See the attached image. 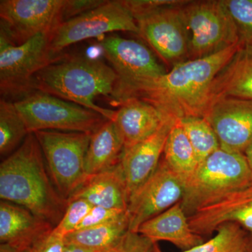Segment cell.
Returning a JSON list of instances; mask_svg holds the SVG:
<instances>
[{
  "instance_id": "1",
  "label": "cell",
  "mask_w": 252,
  "mask_h": 252,
  "mask_svg": "<svg viewBox=\"0 0 252 252\" xmlns=\"http://www.w3.org/2000/svg\"><path fill=\"white\" fill-rule=\"evenodd\" d=\"M240 46L238 44L208 57L175 64L160 77L130 88L119 99L117 105L127 99L139 98L176 121L204 117L211 104L212 83Z\"/></svg>"
},
{
  "instance_id": "2",
  "label": "cell",
  "mask_w": 252,
  "mask_h": 252,
  "mask_svg": "<svg viewBox=\"0 0 252 252\" xmlns=\"http://www.w3.org/2000/svg\"><path fill=\"white\" fill-rule=\"evenodd\" d=\"M34 133L0 164V198L28 209L56 227L69 202L56 189Z\"/></svg>"
},
{
  "instance_id": "3",
  "label": "cell",
  "mask_w": 252,
  "mask_h": 252,
  "mask_svg": "<svg viewBox=\"0 0 252 252\" xmlns=\"http://www.w3.org/2000/svg\"><path fill=\"white\" fill-rule=\"evenodd\" d=\"M117 81L113 68L101 60L69 56L56 60L36 73L32 89L79 104L113 121L116 111L97 105L94 99L98 96L111 98Z\"/></svg>"
},
{
  "instance_id": "4",
  "label": "cell",
  "mask_w": 252,
  "mask_h": 252,
  "mask_svg": "<svg viewBox=\"0 0 252 252\" xmlns=\"http://www.w3.org/2000/svg\"><path fill=\"white\" fill-rule=\"evenodd\" d=\"M252 185L245 154L220 148L199 163L186 184L181 205L188 217L200 207Z\"/></svg>"
},
{
  "instance_id": "5",
  "label": "cell",
  "mask_w": 252,
  "mask_h": 252,
  "mask_svg": "<svg viewBox=\"0 0 252 252\" xmlns=\"http://www.w3.org/2000/svg\"><path fill=\"white\" fill-rule=\"evenodd\" d=\"M181 11L188 36V60L208 57L240 44L223 0L186 1Z\"/></svg>"
},
{
  "instance_id": "6",
  "label": "cell",
  "mask_w": 252,
  "mask_h": 252,
  "mask_svg": "<svg viewBox=\"0 0 252 252\" xmlns=\"http://www.w3.org/2000/svg\"><path fill=\"white\" fill-rule=\"evenodd\" d=\"M30 133L41 130L94 134L107 120L99 113L41 91L15 101Z\"/></svg>"
},
{
  "instance_id": "7",
  "label": "cell",
  "mask_w": 252,
  "mask_h": 252,
  "mask_svg": "<svg viewBox=\"0 0 252 252\" xmlns=\"http://www.w3.org/2000/svg\"><path fill=\"white\" fill-rule=\"evenodd\" d=\"M34 134L55 187L69 202L89 177L85 158L93 134L56 130L38 131Z\"/></svg>"
},
{
  "instance_id": "8",
  "label": "cell",
  "mask_w": 252,
  "mask_h": 252,
  "mask_svg": "<svg viewBox=\"0 0 252 252\" xmlns=\"http://www.w3.org/2000/svg\"><path fill=\"white\" fill-rule=\"evenodd\" d=\"M51 32L41 33L15 45L0 32V92L4 98H22L32 92L36 73L52 63L49 46Z\"/></svg>"
},
{
  "instance_id": "9",
  "label": "cell",
  "mask_w": 252,
  "mask_h": 252,
  "mask_svg": "<svg viewBox=\"0 0 252 252\" xmlns=\"http://www.w3.org/2000/svg\"><path fill=\"white\" fill-rule=\"evenodd\" d=\"M115 31L139 33L135 18L122 0H107L98 7L63 21L55 28L50 35V57L54 62L69 46Z\"/></svg>"
},
{
  "instance_id": "10",
  "label": "cell",
  "mask_w": 252,
  "mask_h": 252,
  "mask_svg": "<svg viewBox=\"0 0 252 252\" xmlns=\"http://www.w3.org/2000/svg\"><path fill=\"white\" fill-rule=\"evenodd\" d=\"M185 1L170 0L135 18L139 35L172 67L188 61V36L181 11Z\"/></svg>"
},
{
  "instance_id": "11",
  "label": "cell",
  "mask_w": 252,
  "mask_h": 252,
  "mask_svg": "<svg viewBox=\"0 0 252 252\" xmlns=\"http://www.w3.org/2000/svg\"><path fill=\"white\" fill-rule=\"evenodd\" d=\"M100 46L117 76L111 97L115 104L130 88L167 72L153 52L140 41L112 34L104 37Z\"/></svg>"
},
{
  "instance_id": "12",
  "label": "cell",
  "mask_w": 252,
  "mask_h": 252,
  "mask_svg": "<svg viewBox=\"0 0 252 252\" xmlns=\"http://www.w3.org/2000/svg\"><path fill=\"white\" fill-rule=\"evenodd\" d=\"M64 0H1V32L15 45L41 33L51 32L63 22Z\"/></svg>"
},
{
  "instance_id": "13",
  "label": "cell",
  "mask_w": 252,
  "mask_h": 252,
  "mask_svg": "<svg viewBox=\"0 0 252 252\" xmlns=\"http://www.w3.org/2000/svg\"><path fill=\"white\" fill-rule=\"evenodd\" d=\"M186 183L175 173L162 157L155 172L129 200V231L137 233L141 225L180 203Z\"/></svg>"
},
{
  "instance_id": "14",
  "label": "cell",
  "mask_w": 252,
  "mask_h": 252,
  "mask_svg": "<svg viewBox=\"0 0 252 252\" xmlns=\"http://www.w3.org/2000/svg\"><path fill=\"white\" fill-rule=\"evenodd\" d=\"M216 132L220 147L245 153L252 142V100L223 97L212 102L204 117Z\"/></svg>"
},
{
  "instance_id": "15",
  "label": "cell",
  "mask_w": 252,
  "mask_h": 252,
  "mask_svg": "<svg viewBox=\"0 0 252 252\" xmlns=\"http://www.w3.org/2000/svg\"><path fill=\"white\" fill-rule=\"evenodd\" d=\"M229 222L252 232V185L227 194L189 217L190 228L199 235L211 234Z\"/></svg>"
},
{
  "instance_id": "16",
  "label": "cell",
  "mask_w": 252,
  "mask_h": 252,
  "mask_svg": "<svg viewBox=\"0 0 252 252\" xmlns=\"http://www.w3.org/2000/svg\"><path fill=\"white\" fill-rule=\"evenodd\" d=\"M177 122L169 119L152 137L124 149L120 166L125 179L129 200L131 195L155 172L163 155L167 137Z\"/></svg>"
},
{
  "instance_id": "17",
  "label": "cell",
  "mask_w": 252,
  "mask_h": 252,
  "mask_svg": "<svg viewBox=\"0 0 252 252\" xmlns=\"http://www.w3.org/2000/svg\"><path fill=\"white\" fill-rule=\"evenodd\" d=\"M119 105L112 122L120 134L125 149L152 137L167 121L173 119L166 117L153 104L141 99H127Z\"/></svg>"
},
{
  "instance_id": "18",
  "label": "cell",
  "mask_w": 252,
  "mask_h": 252,
  "mask_svg": "<svg viewBox=\"0 0 252 252\" xmlns=\"http://www.w3.org/2000/svg\"><path fill=\"white\" fill-rule=\"evenodd\" d=\"M54 225L22 206L1 200L0 242L20 252L50 234Z\"/></svg>"
},
{
  "instance_id": "19",
  "label": "cell",
  "mask_w": 252,
  "mask_h": 252,
  "mask_svg": "<svg viewBox=\"0 0 252 252\" xmlns=\"http://www.w3.org/2000/svg\"><path fill=\"white\" fill-rule=\"evenodd\" d=\"M137 233L154 243L167 241L187 251L203 243L201 235L194 233L189 223V217L180 203L141 225Z\"/></svg>"
},
{
  "instance_id": "20",
  "label": "cell",
  "mask_w": 252,
  "mask_h": 252,
  "mask_svg": "<svg viewBox=\"0 0 252 252\" xmlns=\"http://www.w3.org/2000/svg\"><path fill=\"white\" fill-rule=\"evenodd\" d=\"M77 198L93 206L127 210L129 195L120 163L107 171L89 176L69 200Z\"/></svg>"
},
{
  "instance_id": "21",
  "label": "cell",
  "mask_w": 252,
  "mask_h": 252,
  "mask_svg": "<svg viewBox=\"0 0 252 252\" xmlns=\"http://www.w3.org/2000/svg\"><path fill=\"white\" fill-rule=\"evenodd\" d=\"M223 97L252 100V44L240 46L212 83L211 104Z\"/></svg>"
},
{
  "instance_id": "22",
  "label": "cell",
  "mask_w": 252,
  "mask_h": 252,
  "mask_svg": "<svg viewBox=\"0 0 252 252\" xmlns=\"http://www.w3.org/2000/svg\"><path fill=\"white\" fill-rule=\"evenodd\" d=\"M124 147L120 134L112 121H107L91 136L86 154L85 170L88 176L97 175L120 163Z\"/></svg>"
},
{
  "instance_id": "23",
  "label": "cell",
  "mask_w": 252,
  "mask_h": 252,
  "mask_svg": "<svg viewBox=\"0 0 252 252\" xmlns=\"http://www.w3.org/2000/svg\"><path fill=\"white\" fill-rule=\"evenodd\" d=\"M128 212L124 217L104 224L69 233L64 237L65 245H73L94 252L106 251L120 246L129 232Z\"/></svg>"
},
{
  "instance_id": "24",
  "label": "cell",
  "mask_w": 252,
  "mask_h": 252,
  "mask_svg": "<svg viewBox=\"0 0 252 252\" xmlns=\"http://www.w3.org/2000/svg\"><path fill=\"white\" fill-rule=\"evenodd\" d=\"M162 158L172 171L186 184L198 166L195 151L178 121L167 137Z\"/></svg>"
},
{
  "instance_id": "25",
  "label": "cell",
  "mask_w": 252,
  "mask_h": 252,
  "mask_svg": "<svg viewBox=\"0 0 252 252\" xmlns=\"http://www.w3.org/2000/svg\"><path fill=\"white\" fill-rule=\"evenodd\" d=\"M14 102L9 99L0 100V155L9 157L22 144L29 135Z\"/></svg>"
},
{
  "instance_id": "26",
  "label": "cell",
  "mask_w": 252,
  "mask_h": 252,
  "mask_svg": "<svg viewBox=\"0 0 252 252\" xmlns=\"http://www.w3.org/2000/svg\"><path fill=\"white\" fill-rule=\"evenodd\" d=\"M240 225L225 223L217 228V234L208 241L182 252H248L250 240ZM154 252H162L156 243Z\"/></svg>"
},
{
  "instance_id": "27",
  "label": "cell",
  "mask_w": 252,
  "mask_h": 252,
  "mask_svg": "<svg viewBox=\"0 0 252 252\" xmlns=\"http://www.w3.org/2000/svg\"><path fill=\"white\" fill-rule=\"evenodd\" d=\"M178 123L190 141L199 163L220 148L216 132L205 118L186 117Z\"/></svg>"
},
{
  "instance_id": "28",
  "label": "cell",
  "mask_w": 252,
  "mask_h": 252,
  "mask_svg": "<svg viewBox=\"0 0 252 252\" xmlns=\"http://www.w3.org/2000/svg\"><path fill=\"white\" fill-rule=\"evenodd\" d=\"M238 31L240 46L252 44V0H223Z\"/></svg>"
},
{
  "instance_id": "29",
  "label": "cell",
  "mask_w": 252,
  "mask_h": 252,
  "mask_svg": "<svg viewBox=\"0 0 252 252\" xmlns=\"http://www.w3.org/2000/svg\"><path fill=\"white\" fill-rule=\"evenodd\" d=\"M93 207L91 203L84 199L77 198L69 200L64 216L59 224L54 227L53 233L64 238L66 235L75 231Z\"/></svg>"
},
{
  "instance_id": "30",
  "label": "cell",
  "mask_w": 252,
  "mask_h": 252,
  "mask_svg": "<svg viewBox=\"0 0 252 252\" xmlns=\"http://www.w3.org/2000/svg\"><path fill=\"white\" fill-rule=\"evenodd\" d=\"M127 210H118V209L107 208L100 206H94L87 216L84 218L77 230L87 229L97 225L109 223L124 217Z\"/></svg>"
},
{
  "instance_id": "31",
  "label": "cell",
  "mask_w": 252,
  "mask_h": 252,
  "mask_svg": "<svg viewBox=\"0 0 252 252\" xmlns=\"http://www.w3.org/2000/svg\"><path fill=\"white\" fill-rule=\"evenodd\" d=\"M107 0H64L61 17L63 22L98 7Z\"/></svg>"
},
{
  "instance_id": "32",
  "label": "cell",
  "mask_w": 252,
  "mask_h": 252,
  "mask_svg": "<svg viewBox=\"0 0 252 252\" xmlns=\"http://www.w3.org/2000/svg\"><path fill=\"white\" fill-rule=\"evenodd\" d=\"M155 244L140 233L129 231L121 245V252H154Z\"/></svg>"
},
{
  "instance_id": "33",
  "label": "cell",
  "mask_w": 252,
  "mask_h": 252,
  "mask_svg": "<svg viewBox=\"0 0 252 252\" xmlns=\"http://www.w3.org/2000/svg\"><path fill=\"white\" fill-rule=\"evenodd\" d=\"M64 245V238L51 232L22 252H63Z\"/></svg>"
},
{
  "instance_id": "34",
  "label": "cell",
  "mask_w": 252,
  "mask_h": 252,
  "mask_svg": "<svg viewBox=\"0 0 252 252\" xmlns=\"http://www.w3.org/2000/svg\"><path fill=\"white\" fill-rule=\"evenodd\" d=\"M63 252H94L91 250H86V249L80 248V247L76 246L73 245H64V250Z\"/></svg>"
},
{
  "instance_id": "35",
  "label": "cell",
  "mask_w": 252,
  "mask_h": 252,
  "mask_svg": "<svg viewBox=\"0 0 252 252\" xmlns=\"http://www.w3.org/2000/svg\"><path fill=\"white\" fill-rule=\"evenodd\" d=\"M244 154H245L247 161L248 162L249 167H250V170H251L252 177V142L249 146L248 148L246 149Z\"/></svg>"
},
{
  "instance_id": "36",
  "label": "cell",
  "mask_w": 252,
  "mask_h": 252,
  "mask_svg": "<svg viewBox=\"0 0 252 252\" xmlns=\"http://www.w3.org/2000/svg\"><path fill=\"white\" fill-rule=\"evenodd\" d=\"M0 252H20L13 247L10 246L6 244H1L0 245Z\"/></svg>"
},
{
  "instance_id": "37",
  "label": "cell",
  "mask_w": 252,
  "mask_h": 252,
  "mask_svg": "<svg viewBox=\"0 0 252 252\" xmlns=\"http://www.w3.org/2000/svg\"><path fill=\"white\" fill-rule=\"evenodd\" d=\"M121 245H122V244H121ZM99 252H121V245H120V246L118 247V248H117L112 249V250H106V251Z\"/></svg>"
},
{
  "instance_id": "38",
  "label": "cell",
  "mask_w": 252,
  "mask_h": 252,
  "mask_svg": "<svg viewBox=\"0 0 252 252\" xmlns=\"http://www.w3.org/2000/svg\"><path fill=\"white\" fill-rule=\"evenodd\" d=\"M248 252H252V243L251 242L250 243V247H249Z\"/></svg>"
}]
</instances>
